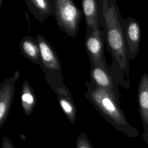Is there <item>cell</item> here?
I'll return each instance as SVG.
<instances>
[{
    "label": "cell",
    "instance_id": "10",
    "mask_svg": "<svg viewBox=\"0 0 148 148\" xmlns=\"http://www.w3.org/2000/svg\"><path fill=\"white\" fill-rule=\"evenodd\" d=\"M81 3L87 26L86 32L101 29L99 0H83Z\"/></svg>",
    "mask_w": 148,
    "mask_h": 148
},
{
    "label": "cell",
    "instance_id": "14",
    "mask_svg": "<svg viewBox=\"0 0 148 148\" xmlns=\"http://www.w3.org/2000/svg\"><path fill=\"white\" fill-rule=\"evenodd\" d=\"M21 103L24 113L30 116L36 104V97L34 91L28 82L24 80L21 90Z\"/></svg>",
    "mask_w": 148,
    "mask_h": 148
},
{
    "label": "cell",
    "instance_id": "6",
    "mask_svg": "<svg viewBox=\"0 0 148 148\" xmlns=\"http://www.w3.org/2000/svg\"><path fill=\"white\" fill-rule=\"evenodd\" d=\"M36 39L40 49V66L45 75L63 76L60 60L53 46L40 35H37Z\"/></svg>",
    "mask_w": 148,
    "mask_h": 148
},
{
    "label": "cell",
    "instance_id": "13",
    "mask_svg": "<svg viewBox=\"0 0 148 148\" xmlns=\"http://www.w3.org/2000/svg\"><path fill=\"white\" fill-rule=\"evenodd\" d=\"M19 48L21 54L32 62L40 65V49L35 38L31 36H25L21 40Z\"/></svg>",
    "mask_w": 148,
    "mask_h": 148
},
{
    "label": "cell",
    "instance_id": "17",
    "mask_svg": "<svg viewBox=\"0 0 148 148\" xmlns=\"http://www.w3.org/2000/svg\"><path fill=\"white\" fill-rule=\"evenodd\" d=\"M142 137H143V138L144 139L145 142H146L147 144H148V134H147V135H144V134H143V135H142Z\"/></svg>",
    "mask_w": 148,
    "mask_h": 148
},
{
    "label": "cell",
    "instance_id": "4",
    "mask_svg": "<svg viewBox=\"0 0 148 148\" xmlns=\"http://www.w3.org/2000/svg\"><path fill=\"white\" fill-rule=\"evenodd\" d=\"M45 80L57 95L62 112L69 121L73 125L76 119L77 109L71 91L64 83V76L45 75Z\"/></svg>",
    "mask_w": 148,
    "mask_h": 148
},
{
    "label": "cell",
    "instance_id": "2",
    "mask_svg": "<svg viewBox=\"0 0 148 148\" xmlns=\"http://www.w3.org/2000/svg\"><path fill=\"white\" fill-rule=\"evenodd\" d=\"M85 98L94 106L99 114L117 131L129 137H136L137 129L128 123L124 111L113 95L108 90L96 86L91 82L85 83Z\"/></svg>",
    "mask_w": 148,
    "mask_h": 148
},
{
    "label": "cell",
    "instance_id": "1",
    "mask_svg": "<svg viewBox=\"0 0 148 148\" xmlns=\"http://www.w3.org/2000/svg\"><path fill=\"white\" fill-rule=\"evenodd\" d=\"M99 2L101 29L106 49L112 58L109 73L117 86L128 89L130 60L121 25L122 16L114 0H99Z\"/></svg>",
    "mask_w": 148,
    "mask_h": 148
},
{
    "label": "cell",
    "instance_id": "16",
    "mask_svg": "<svg viewBox=\"0 0 148 148\" xmlns=\"http://www.w3.org/2000/svg\"><path fill=\"white\" fill-rule=\"evenodd\" d=\"M1 148H14L12 141L7 136H3L2 139Z\"/></svg>",
    "mask_w": 148,
    "mask_h": 148
},
{
    "label": "cell",
    "instance_id": "5",
    "mask_svg": "<svg viewBox=\"0 0 148 148\" xmlns=\"http://www.w3.org/2000/svg\"><path fill=\"white\" fill-rule=\"evenodd\" d=\"M104 36L102 29L94 32H87L84 46L90 65L101 66L110 72V66L106 62L104 55Z\"/></svg>",
    "mask_w": 148,
    "mask_h": 148
},
{
    "label": "cell",
    "instance_id": "8",
    "mask_svg": "<svg viewBox=\"0 0 148 148\" xmlns=\"http://www.w3.org/2000/svg\"><path fill=\"white\" fill-rule=\"evenodd\" d=\"M20 71H16L12 77L5 79L0 84V128L5 124L14 99L15 84L20 77Z\"/></svg>",
    "mask_w": 148,
    "mask_h": 148
},
{
    "label": "cell",
    "instance_id": "11",
    "mask_svg": "<svg viewBox=\"0 0 148 148\" xmlns=\"http://www.w3.org/2000/svg\"><path fill=\"white\" fill-rule=\"evenodd\" d=\"M139 113L144 128L143 134H148V74L145 73L140 78L137 92Z\"/></svg>",
    "mask_w": 148,
    "mask_h": 148
},
{
    "label": "cell",
    "instance_id": "9",
    "mask_svg": "<svg viewBox=\"0 0 148 148\" xmlns=\"http://www.w3.org/2000/svg\"><path fill=\"white\" fill-rule=\"evenodd\" d=\"M90 82L96 86L109 91L116 98L117 102L120 104V94L117 86L113 79L110 73L104 68L92 65H90Z\"/></svg>",
    "mask_w": 148,
    "mask_h": 148
},
{
    "label": "cell",
    "instance_id": "12",
    "mask_svg": "<svg viewBox=\"0 0 148 148\" xmlns=\"http://www.w3.org/2000/svg\"><path fill=\"white\" fill-rule=\"evenodd\" d=\"M25 2L29 11L40 23L49 16H55L54 0H25Z\"/></svg>",
    "mask_w": 148,
    "mask_h": 148
},
{
    "label": "cell",
    "instance_id": "3",
    "mask_svg": "<svg viewBox=\"0 0 148 148\" xmlns=\"http://www.w3.org/2000/svg\"><path fill=\"white\" fill-rule=\"evenodd\" d=\"M57 25L69 36L76 38L83 12L72 0H54Z\"/></svg>",
    "mask_w": 148,
    "mask_h": 148
},
{
    "label": "cell",
    "instance_id": "15",
    "mask_svg": "<svg viewBox=\"0 0 148 148\" xmlns=\"http://www.w3.org/2000/svg\"><path fill=\"white\" fill-rule=\"evenodd\" d=\"M76 148H94L87 136L83 132L80 133L77 138Z\"/></svg>",
    "mask_w": 148,
    "mask_h": 148
},
{
    "label": "cell",
    "instance_id": "7",
    "mask_svg": "<svg viewBox=\"0 0 148 148\" xmlns=\"http://www.w3.org/2000/svg\"><path fill=\"white\" fill-rule=\"evenodd\" d=\"M127 54L130 60H134L139 52L141 28L139 23L132 17L120 19Z\"/></svg>",
    "mask_w": 148,
    "mask_h": 148
}]
</instances>
